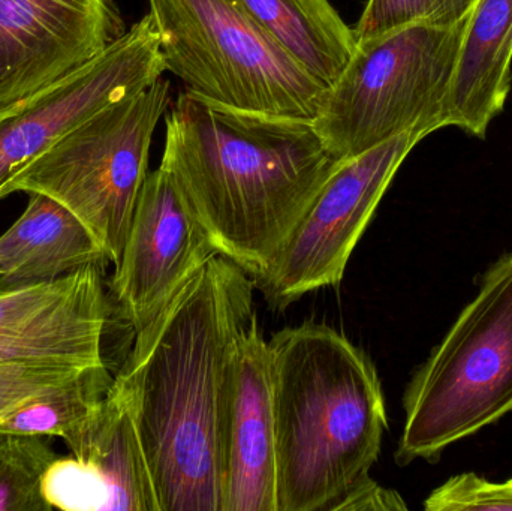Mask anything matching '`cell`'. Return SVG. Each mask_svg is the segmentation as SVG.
I'll list each match as a JSON object with an SVG mask.
<instances>
[{
  "label": "cell",
  "instance_id": "6da1fadb",
  "mask_svg": "<svg viewBox=\"0 0 512 511\" xmlns=\"http://www.w3.org/2000/svg\"><path fill=\"white\" fill-rule=\"evenodd\" d=\"M255 281L224 255L135 333L113 386L125 399L159 511H222L234 360L254 323Z\"/></svg>",
  "mask_w": 512,
  "mask_h": 511
},
{
  "label": "cell",
  "instance_id": "7a4b0ae2",
  "mask_svg": "<svg viewBox=\"0 0 512 511\" xmlns=\"http://www.w3.org/2000/svg\"><path fill=\"white\" fill-rule=\"evenodd\" d=\"M161 164L219 254L258 279L330 174L313 120L249 113L188 90L165 119Z\"/></svg>",
  "mask_w": 512,
  "mask_h": 511
},
{
  "label": "cell",
  "instance_id": "3957f363",
  "mask_svg": "<svg viewBox=\"0 0 512 511\" xmlns=\"http://www.w3.org/2000/svg\"><path fill=\"white\" fill-rule=\"evenodd\" d=\"M268 348L277 511H333L381 453L388 417L378 369L316 321L280 330Z\"/></svg>",
  "mask_w": 512,
  "mask_h": 511
},
{
  "label": "cell",
  "instance_id": "277c9868",
  "mask_svg": "<svg viewBox=\"0 0 512 511\" xmlns=\"http://www.w3.org/2000/svg\"><path fill=\"white\" fill-rule=\"evenodd\" d=\"M396 464L435 462L445 449L512 411V254L484 275L441 344L406 387Z\"/></svg>",
  "mask_w": 512,
  "mask_h": 511
},
{
  "label": "cell",
  "instance_id": "5b68a950",
  "mask_svg": "<svg viewBox=\"0 0 512 511\" xmlns=\"http://www.w3.org/2000/svg\"><path fill=\"white\" fill-rule=\"evenodd\" d=\"M468 18L451 26L420 21L357 41L313 119L336 161L405 132L426 138L447 126L448 90Z\"/></svg>",
  "mask_w": 512,
  "mask_h": 511
},
{
  "label": "cell",
  "instance_id": "8992f818",
  "mask_svg": "<svg viewBox=\"0 0 512 511\" xmlns=\"http://www.w3.org/2000/svg\"><path fill=\"white\" fill-rule=\"evenodd\" d=\"M165 69L204 101L313 120L327 84L304 69L237 0H149Z\"/></svg>",
  "mask_w": 512,
  "mask_h": 511
},
{
  "label": "cell",
  "instance_id": "52a82bcc",
  "mask_svg": "<svg viewBox=\"0 0 512 511\" xmlns=\"http://www.w3.org/2000/svg\"><path fill=\"white\" fill-rule=\"evenodd\" d=\"M170 81L113 102L60 135L9 185L68 207L119 264L146 182L156 126L170 107Z\"/></svg>",
  "mask_w": 512,
  "mask_h": 511
},
{
  "label": "cell",
  "instance_id": "ba28073f",
  "mask_svg": "<svg viewBox=\"0 0 512 511\" xmlns=\"http://www.w3.org/2000/svg\"><path fill=\"white\" fill-rule=\"evenodd\" d=\"M423 138L405 132L336 161L273 266L255 279L271 308L283 311L312 291L342 282L388 186Z\"/></svg>",
  "mask_w": 512,
  "mask_h": 511
},
{
  "label": "cell",
  "instance_id": "9c48e42d",
  "mask_svg": "<svg viewBox=\"0 0 512 511\" xmlns=\"http://www.w3.org/2000/svg\"><path fill=\"white\" fill-rule=\"evenodd\" d=\"M165 71L158 30L147 14L83 68L0 114V200L9 195L12 180L60 135L152 86Z\"/></svg>",
  "mask_w": 512,
  "mask_h": 511
},
{
  "label": "cell",
  "instance_id": "30bf717a",
  "mask_svg": "<svg viewBox=\"0 0 512 511\" xmlns=\"http://www.w3.org/2000/svg\"><path fill=\"white\" fill-rule=\"evenodd\" d=\"M219 254L164 165L147 174L111 291L135 333Z\"/></svg>",
  "mask_w": 512,
  "mask_h": 511
},
{
  "label": "cell",
  "instance_id": "8fae6325",
  "mask_svg": "<svg viewBox=\"0 0 512 511\" xmlns=\"http://www.w3.org/2000/svg\"><path fill=\"white\" fill-rule=\"evenodd\" d=\"M120 35L111 0H0V114L83 68Z\"/></svg>",
  "mask_w": 512,
  "mask_h": 511
},
{
  "label": "cell",
  "instance_id": "7c38bea8",
  "mask_svg": "<svg viewBox=\"0 0 512 511\" xmlns=\"http://www.w3.org/2000/svg\"><path fill=\"white\" fill-rule=\"evenodd\" d=\"M222 511H277L270 348L258 318L240 342L231 375Z\"/></svg>",
  "mask_w": 512,
  "mask_h": 511
},
{
  "label": "cell",
  "instance_id": "4fadbf2b",
  "mask_svg": "<svg viewBox=\"0 0 512 511\" xmlns=\"http://www.w3.org/2000/svg\"><path fill=\"white\" fill-rule=\"evenodd\" d=\"M512 87V0H478L448 90L447 126L484 140Z\"/></svg>",
  "mask_w": 512,
  "mask_h": 511
},
{
  "label": "cell",
  "instance_id": "5bb4252c",
  "mask_svg": "<svg viewBox=\"0 0 512 511\" xmlns=\"http://www.w3.org/2000/svg\"><path fill=\"white\" fill-rule=\"evenodd\" d=\"M29 195L26 210L0 236V291L110 263L101 243L68 207L44 194Z\"/></svg>",
  "mask_w": 512,
  "mask_h": 511
},
{
  "label": "cell",
  "instance_id": "9a60e30c",
  "mask_svg": "<svg viewBox=\"0 0 512 511\" xmlns=\"http://www.w3.org/2000/svg\"><path fill=\"white\" fill-rule=\"evenodd\" d=\"M110 315L102 267L56 308L32 323L0 333V365H104L102 338Z\"/></svg>",
  "mask_w": 512,
  "mask_h": 511
},
{
  "label": "cell",
  "instance_id": "2e32d148",
  "mask_svg": "<svg viewBox=\"0 0 512 511\" xmlns=\"http://www.w3.org/2000/svg\"><path fill=\"white\" fill-rule=\"evenodd\" d=\"M65 443L104 483L110 511H159L134 417L113 384L89 422Z\"/></svg>",
  "mask_w": 512,
  "mask_h": 511
},
{
  "label": "cell",
  "instance_id": "e0dca14e",
  "mask_svg": "<svg viewBox=\"0 0 512 511\" xmlns=\"http://www.w3.org/2000/svg\"><path fill=\"white\" fill-rule=\"evenodd\" d=\"M304 69L328 87L354 54L357 38L328 0H237Z\"/></svg>",
  "mask_w": 512,
  "mask_h": 511
},
{
  "label": "cell",
  "instance_id": "ac0fdd59",
  "mask_svg": "<svg viewBox=\"0 0 512 511\" xmlns=\"http://www.w3.org/2000/svg\"><path fill=\"white\" fill-rule=\"evenodd\" d=\"M113 380L105 363L87 368L66 386L24 405L0 425V432L69 440L98 410Z\"/></svg>",
  "mask_w": 512,
  "mask_h": 511
},
{
  "label": "cell",
  "instance_id": "d6986e66",
  "mask_svg": "<svg viewBox=\"0 0 512 511\" xmlns=\"http://www.w3.org/2000/svg\"><path fill=\"white\" fill-rule=\"evenodd\" d=\"M47 438L0 432V511H51L42 479L59 456Z\"/></svg>",
  "mask_w": 512,
  "mask_h": 511
},
{
  "label": "cell",
  "instance_id": "ffe728a7",
  "mask_svg": "<svg viewBox=\"0 0 512 511\" xmlns=\"http://www.w3.org/2000/svg\"><path fill=\"white\" fill-rule=\"evenodd\" d=\"M478 0H367L355 27V38H370L406 24L451 26L469 17Z\"/></svg>",
  "mask_w": 512,
  "mask_h": 511
},
{
  "label": "cell",
  "instance_id": "44dd1931",
  "mask_svg": "<svg viewBox=\"0 0 512 511\" xmlns=\"http://www.w3.org/2000/svg\"><path fill=\"white\" fill-rule=\"evenodd\" d=\"M41 491L51 510L110 511L104 483L75 456H59L48 467Z\"/></svg>",
  "mask_w": 512,
  "mask_h": 511
},
{
  "label": "cell",
  "instance_id": "7402d4cb",
  "mask_svg": "<svg viewBox=\"0 0 512 511\" xmlns=\"http://www.w3.org/2000/svg\"><path fill=\"white\" fill-rule=\"evenodd\" d=\"M86 369L56 365H0V425L24 405L66 386Z\"/></svg>",
  "mask_w": 512,
  "mask_h": 511
},
{
  "label": "cell",
  "instance_id": "603a6c76",
  "mask_svg": "<svg viewBox=\"0 0 512 511\" xmlns=\"http://www.w3.org/2000/svg\"><path fill=\"white\" fill-rule=\"evenodd\" d=\"M92 267L95 266L84 267L57 281L0 291V333L32 323L56 308L83 284Z\"/></svg>",
  "mask_w": 512,
  "mask_h": 511
},
{
  "label": "cell",
  "instance_id": "cb8c5ba5",
  "mask_svg": "<svg viewBox=\"0 0 512 511\" xmlns=\"http://www.w3.org/2000/svg\"><path fill=\"white\" fill-rule=\"evenodd\" d=\"M427 511H512V482L493 483L474 473L451 477L424 501Z\"/></svg>",
  "mask_w": 512,
  "mask_h": 511
},
{
  "label": "cell",
  "instance_id": "d4e9b609",
  "mask_svg": "<svg viewBox=\"0 0 512 511\" xmlns=\"http://www.w3.org/2000/svg\"><path fill=\"white\" fill-rule=\"evenodd\" d=\"M405 500L399 492L384 488L372 477H361L345 497L337 503L333 511H397L406 510Z\"/></svg>",
  "mask_w": 512,
  "mask_h": 511
},
{
  "label": "cell",
  "instance_id": "484cf974",
  "mask_svg": "<svg viewBox=\"0 0 512 511\" xmlns=\"http://www.w3.org/2000/svg\"><path fill=\"white\" fill-rule=\"evenodd\" d=\"M511 482H512V479H511Z\"/></svg>",
  "mask_w": 512,
  "mask_h": 511
}]
</instances>
